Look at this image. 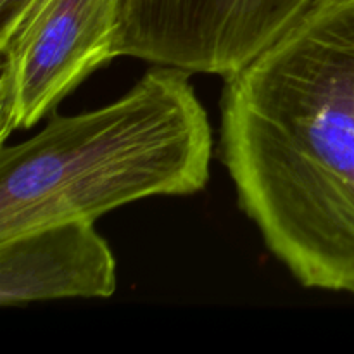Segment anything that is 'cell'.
<instances>
[{
  "instance_id": "5b68a950",
  "label": "cell",
  "mask_w": 354,
  "mask_h": 354,
  "mask_svg": "<svg viewBox=\"0 0 354 354\" xmlns=\"http://www.w3.org/2000/svg\"><path fill=\"white\" fill-rule=\"evenodd\" d=\"M116 286V259L95 221H62L0 239L2 308L106 299Z\"/></svg>"
},
{
  "instance_id": "6da1fadb",
  "label": "cell",
  "mask_w": 354,
  "mask_h": 354,
  "mask_svg": "<svg viewBox=\"0 0 354 354\" xmlns=\"http://www.w3.org/2000/svg\"><path fill=\"white\" fill-rule=\"evenodd\" d=\"M220 154L245 216L306 289L354 294V0H318L225 78Z\"/></svg>"
},
{
  "instance_id": "7a4b0ae2",
  "label": "cell",
  "mask_w": 354,
  "mask_h": 354,
  "mask_svg": "<svg viewBox=\"0 0 354 354\" xmlns=\"http://www.w3.org/2000/svg\"><path fill=\"white\" fill-rule=\"evenodd\" d=\"M190 73L149 69L99 109L52 118L0 154V239L73 220L97 221L149 197L209 182L213 128Z\"/></svg>"
},
{
  "instance_id": "8992f818",
  "label": "cell",
  "mask_w": 354,
  "mask_h": 354,
  "mask_svg": "<svg viewBox=\"0 0 354 354\" xmlns=\"http://www.w3.org/2000/svg\"><path fill=\"white\" fill-rule=\"evenodd\" d=\"M37 0H0V47L9 44Z\"/></svg>"
},
{
  "instance_id": "277c9868",
  "label": "cell",
  "mask_w": 354,
  "mask_h": 354,
  "mask_svg": "<svg viewBox=\"0 0 354 354\" xmlns=\"http://www.w3.org/2000/svg\"><path fill=\"white\" fill-rule=\"evenodd\" d=\"M123 0H37L0 47V138L31 128L116 57Z\"/></svg>"
},
{
  "instance_id": "3957f363",
  "label": "cell",
  "mask_w": 354,
  "mask_h": 354,
  "mask_svg": "<svg viewBox=\"0 0 354 354\" xmlns=\"http://www.w3.org/2000/svg\"><path fill=\"white\" fill-rule=\"evenodd\" d=\"M318 0H123L116 57L227 78Z\"/></svg>"
}]
</instances>
